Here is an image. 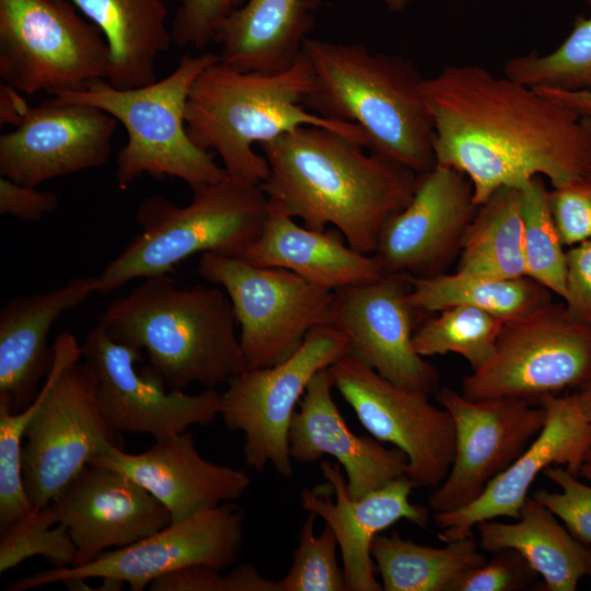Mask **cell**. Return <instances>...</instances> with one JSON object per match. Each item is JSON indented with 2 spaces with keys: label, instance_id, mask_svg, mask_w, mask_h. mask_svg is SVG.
I'll return each instance as SVG.
<instances>
[{
  "label": "cell",
  "instance_id": "6da1fadb",
  "mask_svg": "<svg viewBox=\"0 0 591 591\" xmlns=\"http://www.w3.org/2000/svg\"><path fill=\"white\" fill-rule=\"evenodd\" d=\"M436 164L456 169L483 204L541 176L552 187L591 176V130L569 107L477 65H451L422 84Z\"/></svg>",
  "mask_w": 591,
  "mask_h": 591
},
{
  "label": "cell",
  "instance_id": "7a4b0ae2",
  "mask_svg": "<svg viewBox=\"0 0 591 591\" xmlns=\"http://www.w3.org/2000/svg\"><path fill=\"white\" fill-rule=\"evenodd\" d=\"M260 148L269 174L259 186L270 205L310 229L332 225L367 255L418 182L414 171L318 126L298 127Z\"/></svg>",
  "mask_w": 591,
  "mask_h": 591
},
{
  "label": "cell",
  "instance_id": "3957f363",
  "mask_svg": "<svg viewBox=\"0 0 591 591\" xmlns=\"http://www.w3.org/2000/svg\"><path fill=\"white\" fill-rule=\"evenodd\" d=\"M97 323L114 340L144 350L171 391L194 383L216 389L246 369L231 302L217 287L148 277L112 300Z\"/></svg>",
  "mask_w": 591,
  "mask_h": 591
},
{
  "label": "cell",
  "instance_id": "277c9868",
  "mask_svg": "<svg viewBox=\"0 0 591 591\" xmlns=\"http://www.w3.org/2000/svg\"><path fill=\"white\" fill-rule=\"evenodd\" d=\"M312 69L303 101L324 118L357 125L368 149L421 174L436 165L434 130L422 84L407 59L372 53L361 44L308 37L302 47Z\"/></svg>",
  "mask_w": 591,
  "mask_h": 591
},
{
  "label": "cell",
  "instance_id": "5b68a950",
  "mask_svg": "<svg viewBox=\"0 0 591 591\" xmlns=\"http://www.w3.org/2000/svg\"><path fill=\"white\" fill-rule=\"evenodd\" d=\"M311 86L312 69L303 54L277 73L241 71L219 60L192 86L185 109L188 136L200 149L213 150L229 176L255 185L267 178L269 166L253 146L301 126L336 131L368 149V138L357 125L304 107Z\"/></svg>",
  "mask_w": 591,
  "mask_h": 591
},
{
  "label": "cell",
  "instance_id": "8992f818",
  "mask_svg": "<svg viewBox=\"0 0 591 591\" xmlns=\"http://www.w3.org/2000/svg\"><path fill=\"white\" fill-rule=\"evenodd\" d=\"M192 190L185 206L162 196L139 204L140 232L97 276L96 292H112L137 278L170 275L197 253L240 258L258 239L270 209L259 185L227 175Z\"/></svg>",
  "mask_w": 591,
  "mask_h": 591
},
{
  "label": "cell",
  "instance_id": "52a82bcc",
  "mask_svg": "<svg viewBox=\"0 0 591 591\" xmlns=\"http://www.w3.org/2000/svg\"><path fill=\"white\" fill-rule=\"evenodd\" d=\"M219 54L185 55L162 80L132 89H117L95 80L80 91L53 95L59 103L95 106L111 114L127 131L116 157L115 177L121 189L147 174L176 177L190 188L218 182L228 174L213 155L188 136L185 109L197 77L219 61Z\"/></svg>",
  "mask_w": 591,
  "mask_h": 591
},
{
  "label": "cell",
  "instance_id": "ba28073f",
  "mask_svg": "<svg viewBox=\"0 0 591 591\" xmlns=\"http://www.w3.org/2000/svg\"><path fill=\"white\" fill-rule=\"evenodd\" d=\"M54 350L49 389L22 448L23 483L35 508L47 506L106 447L125 444L123 433L101 412L96 376L79 361L77 337L61 333Z\"/></svg>",
  "mask_w": 591,
  "mask_h": 591
},
{
  "label": "cell",
  "instance_id": "9c48e42d",
  "mask_svg": "<svg viewBox=\"0 0 591 591\" xmlns=\"http://www.w3.org/2000/svg\"><path fill=\"white\" fill-rule=\"evenodd\" d=\"M81 14L68 0H0L1 83L53 96L107 80L108 45Z\"/></svg>",
  "mask_w": 591,
  "mask_h": 591
},
{
  "label": "cell",
  "instance_id": "30bf717a",
  "mask_svg": "<svg viewBox=\"0 0 591 591\" xmlns=\"http://www.w3.org/2000/svg\"><path fill=\"white\" fill-rule=\"evenodd\" d=\"M198 273L227 293L240 326L246 369L285 361L313 328L331 325L334 290L290 270L205 253Z\"/></svg>",
  "mask_w": 591,
  "mask_h": 591
},
{
  "label": "cell",
  "instance_id": "8fae6325",
  "mask_svg": "<svg viewBox=\"0 0 591 591\" xmlns=\"http://www.w3.org/2000/svg\"><path fill=\"white\" fill-rule=\"evenodd\" d=\"M591 382V325L554 300L503 323L486 363L462 380L470 399L513 397L531 403Z\"/></svg>",
  "mask_w": 591,
  "mask_h": 591
},
{
  "label": "cell",
  "instance_id": "7c38bea8",
  "mask_svg": "<svg viewBox=\"0 0 591 591\" xmlns=\"http://www.w3.org/2000/svg\"><path fill=\"white\" fill-rule=\"evenodd\" d=\"M347 352V336L334 325H320L285 361L230 378L221 392L220 416L229 431L244 434L248 467L263 472L270 464L278 475L292 476L289 431L297 406L313 376Z\"/></svg>",
  "mask_w": 591,
  "mask_h": 591
},
{
  "label": "cell",
  "instance_id": "4fadbf2b",
  "mask_svg": "<svg viewBox=\"0 0 591 591\" xmlns=\"http://www.w3.org/2000/svg\"><path fill=\"white\" fill-rule=\"evenodd\" d=\"M244 520L241 507L222 502L172 521L131 545L106 551L91 563L36 572L15 580L5 590L26 591L73 578H112L128 583L131 591H142L153 580L186 567L204 565L223 570L240 555Z\"/></svg>",
  "mask_w": 591,
  "mask_h": 591
},
{
  "label": "cell",
  "instance_id": "5bb4252c",
  "mask_svg": "<svg viewBox=\"0 0 591 591\" xmlns=\"http://www.w3.org/2000/svg\"><path fill=\"white\" fill-rule=\"evenodd\" d=\"M327 369L334 389L367 431L406 454L405 475L414 488L438 487L455 452V428L448 410L434 406L424 392L392 383L349 352Z\"/></svg>",
  "mask_w": 591,
  "mask_h": 591
},
{
  "label": "cell",
  "instance_id": "9a60e30c",
  "mask_svg": "<svg viewBox=\"0 0 591 591\" xmlns=\"http://www.w3.org/2000/svg\"><path fill=\"white\" fill-rule=\"evenodd\" d=\"M436 399L455 428L452 466L428 497L429 509L439 513L476 500L543 429L546 410L522 398L470 399L450 387L439 389Z\"/></svg>",
  "mask_w": 591,
  "mask_h": 591
},
{
  "label": "cell",
  "instance_id": "2e32d148",
  "mask_svg": "<svg viewBox=\"0 0 591 591\" xmlns=\"http://www.w3.org/2000/svg\"><path fill=\"white\" fill-rule=\"evenodd\" d=\"M82 358L97 381V401L106 420L118 431L147 433L164 440L206 426L220 416L221 392L171 391L149 367L138 373L139 349L114 340L97 323L81 345Z\"/></svg>",
  "mask_w": 591,
  "mask_h": 591
},
{
  "label": "cell",
  "instance_id": "e0dca14e",
  "mask_svg": "<svg viewBox=\"0 0 591 591\" xmlns=\"http://www.w3.org/2000/svg\"><path fill=\"white\" fill-rule=\"evenodd\" d=\"M408 276L380 278L334 291L331 325L348 338L349 354L392 383L436 394L437 368L416 352L413 337L424 313L409 301Z\"/></svg>",
  "mask_w": 591,
  "mask_h": 591
},
{
  "label": "cell",
  "instance_id": "ac0fdd59",
  "mask_svg": "<svg viewBox=\"0 0 591 591\" xmlns=\"http://www.w3.org/2000/svg\"><path fill=\"white\" fill-rule=\"evenodd\" d=\"M478 206L468 177L436 164L418 175L409 202L381 228L373 257L383 274L431 277L459 258Z\"/></svg>",
  "mask_w": 591,
  "mask_h": 591
},
{
  "label": "cell",
  "instance_id": "d6986e66",
  "mask_svg": "<svg viewBox=\"0 0 591 591\" xmlns=\"http://www.w3.org/2000/svg\"><path fill=\"white\" fill-rule=\"evenodd\" d=\"M118 121L95 106L50 99L28 108L0 136V174L19 184L42 183L104 165Z\"/></svg>",
  "mask_w": 591,
  "mask_h": 591
},
{
  "label": "cell",
  "instance_id": "ffe728a7",
  "mask_svg": "<svg viewBox=\"0 0 591 591\" xmlns=\"http://www.w3.org/2000/svg\"><path fill=\"white\" fill-rule=\"evenodd\" d=\"M538 403L546 410L543 429L526 449L495 476L476 500L450 512L433 514L443 531L437 536L443 543L472 535L473 528L498 517L518 519L536 476L553 464L579 475L591 445V421L583 415L573 394H546Z\"/></svg>",
  "mask_w": 591,
  "mask_h": 591
},
{
  "label": "cell",
  "instance_id": "44dd1931",
  "mask_svg": "<svg viewBox=\"0 0 591 591\" xmlns=\"http://www.w3.org/2000/svg\"><path fill=\"white\" fill-rule=\"evenodd\" d=\"M77 548L72 566L131 545L172 522L169 510L119 471L86 465L48 503Z\"/></svg>",
  "mask_w": 591,
  "mask_h": 591
},
{
  "label": "cell",
  "instance_id": "7402d4cb",
  "mask_svg": "<svg viewBox=\"0 0 591 591\" xmlns=\"http://www.w3.org/2000/svg\"><path fill=\"white\" fill-rule=\"evenodd\" d=\"M320 470L336 501L324 496L320 487L303 488L302 509L322 518L335 533L348 591H382L371 555L374 537L402 519L425 529L429 522V507L410 502L414 486L406 475L354 499L347 491L339 463L323 461Z\"/></svg>",
  "mask_w": 591,
  "mask_h": 591
},
{
  "label": "cell",
  "instance_id": "603a6c76",
  "mask_svg": "<svg viewBox=\"0 0 591 591\" xmlns=\"http://www.w3.org/2000/svg\"><path fill=\"white\" fill-rule=\"evenodd\" d=\"M89 465L109 467L134 479L169 510L172 521L237 500L251 485L244 471L204 459L189 431L157 440L138 454L108 445Z\"/></svg>",
  "mask_w": 591,
  "mask_h": 591
},
{
  "label": "cell",
  "instance_id": "cb8c5ba5",
  "mask_svg": "<svg viewBox=\"0 0 591 591\" xmlns=\"http://www.w3.org/2000/svg\"><path fill=\"white\" fill-rule=\"evenodd\" d=\"M333 389L327 368L310 381L291 421L290 455L298 464L324 455L335 457L345 471L347 491L356 499L405 475L408 459L398 448H386L371 434H355L334 401Z\"/></svg>",
  "mask_w": 591,
  "mask_h": 591
},
{
  "label": "cell",
  "instance_id": "d4e9b609",
  "mask_svg": "<svg viewBox=\"0 0 591 591\" xmlns=\"http://www.w3.org/2000/svg\"><path fill=\"white\" fill-rule=\"evenodd\" d=\"M97 276H82L49 291L10 299L0 310V404L18 413L37 396L49 374L48 335L61 314L96 292Z\"/></svg>",
  "mask_w": 591,
  "mask_h": 591
},
{
  "label": "cell",
  "instance_id": "484cf974",
  "mask_svg": "<svg viewBox=\"0 0 591 591\" xmlns=\"http://www.w3.org/2000/svg\"><path fill=\"white\" fill-rule=\"evenodd\" d=\"M240 258L290 270L334 291L384 275L373 255L350 247L338 230L300 225L273 205L260 235Z\"/></svg>",
  "mask_w": 591,
  "mask_h": 591
},
{
  "label": "cell",
  "instance_id": "4316f807",
  "mask_svg": "<svg viewBox=\"0 0 591 591\" xmlns=\"http://www.w3.org/2000/svg\"><path fill=\"white\" fill-rule=\"evenodd\" d=\"M320 0H246L218 28L220 61L241 71L277 73L301 56Z\"/></svg>",
  "mask_w": 591,
  "mask_h": 591
},
{
  "label": "cell",
  "instance_id": "83f0119b",
  "mask_svg": "<svg viewBox=\"0 0 591 591\" xmlns=\"http://www.w3.org/2000/svg\"><path fill=\"white\" fill-rule=\"evenodd\" d=\"M475 529L482 551L519 552L543 578L546 591H575L591 576V546L573 537L534 497H528L514 523L485 520Z\"/></svg>",
  "mask_w": 591,
  "mask_h": 591
},
{
  "label": "cell",
  "instance_id": "f1b7e54d",
  "mask_svg": "<svg viewBox=\"0 0 591 591\" xmlns=\"http://www.w3.org/2000/svg\"><path fill=\"white\" fill-rule=\"evenodd\" d=\"M103 33L109 49L107 82L132 89L155 82L158 57L172 43L163 0H68Z\"/></svg>",
  "mask_w": 591,
  "mask_h": 591
},
{
  "label": "cell",
  "instance_id": "f546056e",
  "mask_svg": "<svg viewBox=\"0 0 591 591\" xmlns=\"http://www.w3.org/2000/svg\"><path fill=\"white\" fill-rule=\"evenodd\" d=\"M410 304L424 314L468 305L505 322L524 316L553 301L554 294L528 276L505 278L455 270L431 277H409Z\"/></svg>",
  "mask_w": 591,
  "mask_h": 591
},
{
  "label": "cell",
  "instance_id": "4dcf8cb0",
  "mask_svg": "<svg viewBox=\"0 0 591 591\" xmlns=\"http://www.w3.org/2000/svg\"><path fill=\"white\" fill-rule=\"evenodd\" d=\"M444 547L420 545L396 531L378 534L371 546L384 591H449L461 575L487 559L474 535L445 543Z\"/></svg>",
  "mask_w": 591,
  "mask_h": 591
},
{
  "label": "cell",
  "instance_id": "1f68e13d",
  "mask_svg": "<svg viewBox=\"0 0 591 591\" xmlns=\"http://www.w3.org/2000/svg\"><path fill=\"white\" fill-rule=\"evenodd\" d=\"M455 270L517 278L525 275L520 192L501 187L477 208Z\"/></svg>",
  "mask_w": 591,
  "mask_h": 591
},
{
  "label": "cell",
  "instance_id": "d6a6232c",
  "mask_svg": "<svg viewBox=\"0 0 591 591\" xmlns=\"http://www.w3.org/2000/svg\"><path fill=\"white\" fill-rule=\"evenodd\" d=\"M505 321L487 311L451 306L419 324L413 337L421 357L456 354L476 370L493 356Z\"/></svg>",
  "mask_w": 591,
  "mask_h": 591
},
{
  "label": "cell",
  "instance_id": "836d02e7",
  "mask_svg": "<svg viewBox=\"0 0 591 591\" xmlns=\"http://www.w3.org/2000/svg\"><path fill=\"white\" fill-rule=\"evenodd\" d=\"M591 10V0H583ZM503 74L533 89L591 91V15L577 16L563 43L548 54L509 59Z\"/></svg>",
  "mask_w": 591,
  "mask_h": 591
},
{
  "label": "cell",
  "instance_id": "e575fe53",
  "mask_svg": "<svg viewBox=\"0 0 591 591\" xmlns=\"http://www.w3.org/2000/svg\"><path fill=\"white\" fill-rule=\"evenodd\" d=\"M521 199L525 275L561 299L566 296V251L543 177L518 187Z\"/></svg>",
  "mask_w": 591,
  "mask_h": 591
},
{
  "label": "cell",
  "instance_id": "d590c367",
  "mask_svg": "<svg viewBox=\"0 0 591 591\" xmlns=\"http://www.w3.org/2000/svg\"><path fill=\"white\" fill-rule=\"evenodd\" d=\"M34 556H42L53 568L70 567L77 557L67 526L57 521L49 505L32 508L1 531L0 573Z\"/></svg>",
  "mask_w": 591,
  "mask_h": 591
},
{
  "label": "cell",
  "instance_id": "8d00e7d4",
  "mask_svg": "<svg viewBox=\"0 0 591 591\" xmlns=\"http://www.w3.org/2000/svg\"><path fill=\"white\" fill-rule=\"evenodd\" d=\"M316 518L309 512L302 523L289 571L277 581L279 591H348L344 569L337 561L335 533L325 525L316 535Z\"/></svg>",
  "mask_w": 591,
  "mask_h": 591
},
{
  "label": "cell",
  "instance_id": "74e56055",
  "mask_svg": "<svg viewBox=\"0 0 591 591\" xmlns=\"http://www.w3.org/2000/svg\"><path fill=\"white\" fill-rule=\"evenodd\" d=\"M210 566H190L153 580L151 591H275L268 579L251 564L241 563L222 575Z\"/></svg>",
  "mask_w": 591,
  "mask_h": 591
},
{
  "label": "cell",
  "instance_id": "f35d334b",
  "mask_svg": "<svg viewBox=\"0 0 591 591\" xmlns=\"http://www.w3.org/2000/svg\"><path fill=\"white\" fill-rule=\"evenodd\" d=\"M544 474L561 491L540 489L533 497L560 519L573 537L591 545V486L566 467L551 465Z\"/></svg>",
  "mask_w": 591,
  "mask_h": 591
},
{
  "label": "cell",
  "instance_id": "ab89813d",
  "mask_svg": "<svg viewBox=\"0 0 591 591\" xmlns=\"http://www.w3.org/2000/svg\"><path fill=\"white\" fill-rule=\"evenodd\" d=\"M537 576L519 552L506 548L461 575L449 591H519L532 587Z\"/></svg>",
  "mask_w": 591,
  "mask_h": 591
},
{
  "label": "cell",
  "instance_id": "60d3db41",
  "mask_svg": "<svg viewBox=\"0 0 591 591\" xmlns=\"http://www.w3.org/2000/svg\"><path fill=\"white\" fill-rule=\"evenodd\" d=\"M246 0H181L173 19L172 43L201 49L213 43L220 25Z\"/></svg>",
  "mask_w": 591,
  "mask_h": 591
},
{
  "label": "cell",
  "instance_id": "b9f144b4",
  "mask_svg": "<svg viewBox=\"0 0 591 591\" xmlns=\"http://www.w3.org/2000/svg\"><path fill=\"white\" fill-rule=\"evenodd\" d=\"M548 201L564 246L591 240V176L552 187Z\"/></svg>",
  "mask_w": 591,
  "mask_h": 591
},
{
  "label": "cell",
  "instance_id": "7bdbcfd3",
  "mask_svg": "<svg viewBox=\"0 0 591 591\" xmlns=\"http://www.w3.org/2000/svg\"><path fill=\"white\" fill-rule=\"evenodd\" d=\"M568 310L591 325V240L566 251V296Z\"/></svg>",
  "mask_w": 591,
  "mask_h": 591
},
{
  "label": "cell",
  "instance_id": "ee69618b",
  "mask_svg": "<svg viewBox=\"0 0 591 591\" xmlns=\"http://www.w3.org/2000/svg\"><path fill=\"white\" fill-rule=\"evenodd\" d=\"M58 207V196L53 192L19 184L0 177V213L24 221H37Z\"/></svg>",
  "mask_w": 591,
  "mask_h": 591
},
{
  "label": "cell",
  "instance_id": "f6af8a7d",
  "mask_svg": "<svg viewBox=\"0 0 591 591\" xmlns=\"http://www.w3.org/2000/svg\"><path fill=\"white\" fill-rule=\"evenodd\" d=\"M22 93L1 83L0 85V121L16 127L26 115L30 106L21 96Z\"/></svg>",
  "mask_w": 591,
  "mask_h": 591
},
{
  "label": "cell",
  "instance_id": "bcb514c9",
  "mask_svg": "<svg viewBox=\"0 0 591 591\" xmlns=\"http://www.w3.org/2000/svg\"><path fill=\"white\" fill-rule=\"evenodd\" d=\"M535 90L569 107L580 117L591 115V91H560L553 89Z\"/></svg>",
  "mask_w": 591,
  "mask_h": 591
},
{
  "label": "cell",
  "instance_id": "7dc6e473",
  "mask_svg": "<svg viewBox=\"0 0 591 591\" xmlns=\"http://www.w3.org/2000/svg\"><path fill=\"white\" fill-rule=\"evenodd\" d=\"M575 395L583 415L591 421V382L576 390Z\"/></svg>",
  "mask_w": 591,
  "mask_h": 591
},
{
  "label": "cell",
  "instance_id": "c3c4849f",
  "mask_svg": "<svg viewBox=\"0 0 591 591\" xmlns=\"http://www.w3.org/2000/svg\"><path fill=\"white\" fill-rule=\"evenodd\" d=\"M579 475L591 483V445L586 453Z\"/></svg>",
  "mask_w": 591,
  "mask_h": 591
},
{
  "label": "cell",
  "instance_id": "681fc988",
  "mask_svg": "<svg viewBox=\"0 0 591 591\" xmlns=\"http://www.w3.org/2000/svg\"><path fill=\"white\" fill-rule=\"evenodd\" d=\"M386 8L393 13H399L413 1V0H383Z\"/></svg>",
  "mask_w": 591,
  "mask_h": 591
},
{
  "label": "cell",
  "instance_id": "f907efd6",
  "mask_svg": "<svg viewBox=\"0 0 591 591\" xmlns=\"http://www.w3.org/2000/svg\"><path fill=\"white\" fill-rule=\"evenodd\" d=\"M581 119L586 127L591 130V115L581 117Z\"/></svg>",
  "mask_w": 591,
  "mask_h": 591
}]
</instances>
